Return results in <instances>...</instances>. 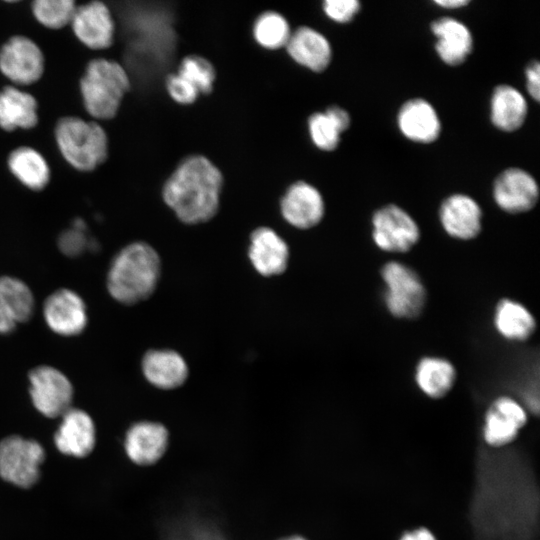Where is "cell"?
Listing matches in <instances>:
<instances>
[{
    "mask_svg": "<svg viewBox=\"0 0 540 540\" xmlns=\"http://www.w3.org/2000/svg\"><path fill=\"white\" fill-rule=\"evenodd\" d=\"M223 176L208 158L194 155L183 160L166 180L162 197L185 224L212 219L220 206Z\"/></svg>",
    "mask_w": 540,
    "mask_h": 540,
    "instance_id": "cell-1",
    "label": "cell"
},
{
    "mask_svg": "<svg viewBox=\"0 0 540 540\" xmlns=\"http://www.w3.org/2000/svg\"><path fill=\"white\" fill-rule=\"evenodd\" d=\"M160 274L157 251L144 241H135L113 257L107 272V290L117 302L133 305L154 293Z\"/></svg>",
    "mask_w": 540,
    "mask_h": 540,
    "instance_id": "cell-2",
    "label": "cell"
},
{
    "mask_svg": "<svg viewBox=\"0 0 540 540\" xmlns=\"http://www.w3.org/2000/svg\"><path fill=\"white\" fill-rule=\"evenodd\" d=\"M131 78L123 64L96 52L79 80V92L87 116L98 122L113 119L131 91Z\"/></svg>",
    "mask_w": 540,
    "mask_h": 540,
    "instance_id": "cell-3",
    "label": "cell"
},
{
    "mask_svg": "<svg viewBox=\"0 0 540 540\" xmlns=\"http://www.w3.org/2000/svg\"><path fill=\"white\" fill-rule=\"evenodd\" d=\"M53 135L63 160L77 171H93L108 157L107 133L89 117L63 116L56 121Z\"/></svg>",
    "mask_w": 540,
    "mask_h": 540,
    "instance_id": "cell-4",
    "label": "cell"
},
{
    "mask_svg": "<svg viewBox=\"0 0 540 540\" xmlns=\"http://www.w3.org/2000/svg\"><path fill=\"white\" fill-rule=\"evenodd\" d=\"M380 276L389 314L397 319L418 318L427 302V290L420 275L407 264L390 260L381 267Z\"/></svg>",
    "mask_w": 540,
    "mask_h": 540,
    "instance_id": "cell-5",
    "label": "cell"
},
{
    "mask_svg": "<svg viewBox=\"0 0 540 540\" xmlns=\"http://www.w3.org/2000/svg\"><path fill=\"white\" fill-rule=\"evenodd\" d=\"M45 57L31 38L15 34L0 46V74L8 84L28 88L43 76Z\"/></svg>",
    "mask_w": 540,
    "mask_h": 540,
    "instance_id": "cell-6",
    "label": "cell"
},
{
    "mask_svg": "<svg viewBox=\"0 0 540 540\" xmlns=\"http://www.w3.org/2000/svg\"><path fill=\"white\" fill-rule=\"evenodd\" d=\"M371 223L373 243L386 253H407L421 238L418 223L396 204H387L377 209L372 215Z\"/></svg>",
    "mask_w": 540,
    "mask_h": 540,
    "instance_id": "cell-7",
    "label": "cell"
},
{
    "mask_svg": "<svg viewBox=\"0 0 540 540\" xmlns=\"http://www.w3.org/2000/svg\"><path fill=\"white\" fill-rule=\"evenodd\" d=\"M69 28L75 39L90 51L104 52L114 45L116 21L106 2L76 1Z\"/></svg>",
    "mask_w": 540,
    "mask_h": 540,
    "instance_id": "cell-8",
    "label": "cell"
},
{
    "mask_svg": "<svg viewBox=\"0 0 540 540\" xmlns=\"http://www.w3.org/2000/svg\"><path fill=\"white\" fill-rule=\"evenodd\" d=\"M45 452L33 439L11 435L0 442V476L18 487H30L40 475Z\"/></svg>",
    "mask_w": 540,
    "mask_h": 540,
    "instance_id": "cell-9",
    "label": "cell"
},
{
    "mask_svg": "<svg viewBox=\"0 0 540 540\" xmlns=\"http://www.w3.org/2000/svg\"><path fill=\"white\" fill-rule=\"evenodd\" d=\"M35 409L49 418L61 417L72 406L74 389L69 378L50 365L34 367L28 375Z\"/></svg>",
    "mask_w": 540,
    "mask_h": 540,
    "instance_id": "cell-10",
    "label": "cell"
},
{
    "mask_svg": "<svg viewBox=\"0 0 540 540\" xmlns=\"http://www.w3.org/2000/svg\"><path fill=\"white\" fill-rule=\"evenodd\" d=\"M493 198L504 212L522 214L536 206L539 187L529 172L518 167H510L503 170L494 180Z\"/></svg>",
    "mask_w": 540,
    "mask_h": 540,
    "instance_id": "cell-11",
    "label": "cell"
},
{
    "mask_svg": "<svg viewBox=\"0 0 540 540\" xmlns=\"http://www.w3.org/2000/svg\"><path fill=\"white\" fill-rule=\"evenodd\" d=\"M43 317L51 331L65 337L79 335L88 322L84 300L68 288L57 289L45 299Z\"/></svg>",
    "mask_w": 540,
    "mask_h": 540,
    "instance_id": "cell-12",
    "label": "cell"
},
{
    "mask_svg": "<svg viewBox=\"0 0 540 540\" xmlns=\"http://www.w3.org/2000/svg\"><path fill=\"white\" fill-rule=\"evenodd\" d=\"M527 422L524 406L510 396H499L489 405L484 416L483 436L492 447L512 442Z\"/></svg>",
    "mask_w": 540,
    "mask_h": 540,
    "instance_id": "cell-13",
    "label": "cell"
},
{
    "mask_svg": "<svg viewBox=\"0 0 540 540\" xmlns=\"http://www.w3.org/2000/svg\"><path fill=\"white\" fill-rule=\"evenodd\" d=\"M438 215L443 230L453 239L470 241L482 231L481 207L466 194L455 193L446 197L439 207Z\"/></svg>",
    "mask_w": 540,
    "mask_h": 540,
    "instance_id": "cell-14",
    "label": "cell"
},
{
    "mask_svg": "<svg viewBox=\"0 0 540 540\" xmlns=\"http://www.w3.org/2000/svg\"><path fill=\"white\" fill-rule=\"evenodd\" d=\"M280 211L290 225L306 230L322 221L325 202L316 187L305 181H297L286 190L280 202Z\"/></svg>",
    "mask_w": 540,
    "mask_h": 540,
    "instance_id": "cell-15",
    "label": "cell"
},
{
    "mask_svg": "<svg viewBox=\"0 0 540 540\" xmlns=\"http://www.w3.org/2000/svg\"><path fill=\"white\" fill-rule=\"evenodd\" d=\"M169 444L167 428L155 421H139L126 431L124 449L127 457L135 464L148 466L158 462Z\"/></svg>",
    "mask_w": 540,
    "mask_h": 540,
    "instance_id": "cell-16",
    "label": "cell"
},
{
    "mask_svg": "<svg viewBox=\"0 0 540 540\" xmlns=\"http://www.w3.org/2000/svg\"><path fill=\"white\" fill-rule=\"evenodd\" d=\"M96 442V429L91 416L82 409L71 407L61 416L54 435L56 448L63 454L85 457Z\"/></svg>",
    "mask_w": 540,
    "mask_h": 540,
    "instance_id": "cell-17",
    "label": "cell"
},
{
    "mask_svg": "<svg viewBox=\"0 0 540 540\" xmlns=\"http://www.w3.org/2000/svg\"><path fill=\"white\" fill-rule=\"evenodd\" d=\"M248 257L260 275L276 276L288 266L289 247L273 229L259 227L251 233Z\"/></svg>",
    "mask_w": 540,
    "mask_h": 540,
    "instance_id": "cell-18",
    "label": "cell"
},
{
    "mask_svg": "<svg viewBox=\"0 0 540 540\" xmlns=\"http://www.w3.org/2000/svg\"><path fill=\"white\" fill-rule=\"evenodd\" d=\"M38 124V103L27 90L11 84L0 87V129L28 131Z\"/></svg>",
    "mask_w": 540,
    "mask_h": 540,
    "instance_id": "cell-19",
    "label": "cell"
},
{
    "mask_svg": "<svg viewBox=\"0 0 540 540\" xmlns=\"http://www.w3.org/2000/svg\"><path fill=\"white\" fill-rule=\"evenodd\" d=\"M397 125L403 136L416 143H432L441 132L435 108L422 98H413L402 104L397 114Z\"/></svg>",
    "mask_w": 540,
    "mask_h": 540,
    "instance_id": "cell-20",
    "label": "cell"
},
{
    "mask_svg": "<svg viewBox=\"0 0 540 540\" xmlns=\"http://www.w3.org/2000/svg\"><path fill=\"white\" fill-rule=\"evenodd\" d=\"M430 29L436 38L435 50L445 64L458 66L466 61L473 49V37L464 23L442 17L433 21Z\"/></svg>",
    "mask_w": 540,
    "mask_h": 540,
    "instance_id": "cell-21",
    "label": "cell"
},
{
    "mask_svg": "<svg viewBox=\"0 0 540 540\" xmlns=\"http://www.w3.org/2000/svg\"><path fill=\"white\" fill-rule=\"evenodd\" d=\"M146 380L162 390L176 389L188 378L189 370L185 359L170 349H153L145 353L141 362Z\"/></svg>",
    "mask_w": 540,
    "mask_h": 540,
    "instance_id": "cell-22",
    "label": "cell"
},
{
    "mask_svg": "<svg viewBox=\"0 0 540 540\" xmlns=\"http://www.w3.org/2000/svg\"><path fill=\"white\" fill-rule=\"evenodd\" d=\"M285 47L296 63L313 72L324 71L332 59V48L327 38L308 26L291 33Z\"/></svg>",
    "mask_w": 540,
    "mask_h": 540,
    "instance_id": "cell-23",
    "label": "cell"
},
{
    "mask_svg": "<svg viewBox=\"0 0 540 540\" xmlns=\"http://www.w3.org/2000/svg\"><path fill=\"white\" fill-rule=\"evenodd\" d=\"M493 326L505 340L525 342L537 329L532 312L521 302L512 298H501L493 312Z\"/></svg>",
    "mask_w": 540,
    "mask_h": 540,
    "instance_id": "cell-24",
    "label": "cell"
},
{
    "mask_svg": "<svg viewBox=\"0 0 540 540\" xmlns=\"http://www.w3.org/2000/svg\"><path fill=\"white\" fill-rule=\"evenodd\" d=\"M10 174L26 189L33 192L44 190L50 181V167L41 152L22 145L14 148L7 156Z\"/></svg>",
    "mask_w": 540,
    "mask_h": 540,
    "instance_id": "cell-25",
    "label": "cell"
},
{
    "mask_svg": "<svg viewBox=\"0 0 540 540\" xmlns=\"http://www.w3.org/2000/svg\"><path fill=\"white\" fill-rule=\"evenodd\" d=\"M456 379V367L445 357L426 355L415 365V383L422 393L432 399L445 397L452 390Z\"/></svg>",
    "mask_w": 540,
    "mask_h": 540,
    "instance_id": "cell-26",
    "label": "cell"
},
{
    "mask_svg": "<svg viewBox=\"0 0 540 540\" xmlns=\"http://www.w3.org/2000/svg\"><path fill=\"white\" fill-rule=\"evenodd\" d=\"M528 112L523 94L507 84L495 87L490 100L492 124L504 132H513L522 127Z\"/></svg>",
    "mask_w": 540,
    "mask_h": 540,
    "instance_id": "cell-27",
    "label": "cell"
},
{
    "mask_svg": "<svg viewBox=\"0 0 540 540\" xmlns=\"http://www.w3.org/2000/svg\"><path fill=\"white\" fill-rule=\"evenodd\" d=\"M0 307L17 325L28 321L35 309V299L29 286L13 276L0 277Z\"/></svg>",
    "mask_w": 540,
    "mask_h": 540,
    "instance_id": "cell-28",
    "label": "cell"
},
{
    "mask_svg": "<svg viewBox=\"0 0 540 540\" xmlns=\"http://www.w3.org/2000/svg\"><path fill=\"white\" fill-rule=\"evenodd\" d=\"M76 8L75 0H33L30 11L43 28L59 31L70 26Z\"/></svg>",
    "mask_w": 540,
    "mask_h": 540,
    "instance_id": "cell-29",
    "label": "cell"
},
{
    "mask_svg": "<svg viewBox=\"0 0 540 540\" xmlns=\"http://www.w3.org/2000/svg\"><path fill=\"white\" fill-rule=\"evenodd\" d=\"M253 35L260 46L275 50L286 46L291 32L287 20L281 14L269 11L257 18Z\"/></svg>",
    "mask_w": 540,
    "mask_h": 540,
    "instance_id": "cell-30",
    "label": "cell"
},
{
    "mask_svg": "<svg viewBox=\"0 0 540 540\" xmlns=\"http://www.w3.org/2000/svg\"><path fill=\"white\" fill-rule=\"evenodd\" d=\"M189 81L199 94L210 93L214 87L216 71L212 63L199 55L185 57L177 72Z\"/></svg>",
    "mask_w": 540,
    "mask_h": 540,
    "instance_id": "cell-31",
    "label": "cell"
},
{
    "mask_svg": "<svg viewBox=\"0 0 540 540\" xmlns=\"http://www.w3.org/2000/svg\"><path fill=\"white\" fill-rule=\"evenodd\" d=\"M308 130L312 142L322 151H333L340 143L341 132L324 112L309 117Z\"/></svg>",
    "mask_w": 540,
    "mask_h": 540,
    "instance_id": "cell-32",
    "label": "cell"
},
{
    "mask_svg": "<svg viewBox=\"0 0 540 540\" xmlns=\"http://www.w3.org/2000/svg\"><path fill=\"white\" fill-rule=\"evenodd\" d=\"M57 242L61 252L70 257L78 256L86 248L92 247V241L86 234V225L81 219H75L70 228L63 230Z\"/></svg>",
    "mask_w": 540,
    "mask_h": 540,
    "instance_id": "cell-33",
    "label": "cell"
},
{
    "mask_svg": "<svg viewBox=\"0 0 540 540\" xmlns=\"http://www.w3.org/2000/svg\"><path fill=\"white\" fill-rule=\"evenodd\" d=\"M165 86L169 96L179 104H192L199 96L198 90L178 73L169 74Z\"/></svg>",
    "mask_w": 540,
    "mask_h": 540,
    "instance_id": "cell-34",
    "label": "cell"
},
{
    "mask_svg": "<svg viewBox=\"0 0 540 540\" xmlns=\"http://www.w3.org/2000/svg\"><path fill=\"white\" fill-rule=\"evenodd\" d=\"M361 9L357 0H325L323 10L328 18L337 23H349Z\"/></svg>",
    "mask_w": 540,
    "mask_h": 540,
    "instance_id": "cell-35",
    "label": "cell"
},
{
    "mask_svg": "<svg viewBox=\"0 0 540 540\" xmlns=\"http://www.w3.org/2000/svg\"><path fill=\"white\" fill-rule=\"evenodd\" d=\"M526 88L528 94L536 101L540 99V64L537 60L532 61L525 70Z\"/></svg>",
    "mask_w": 540,
    "mask_h": 540,
    "instance_id": "cell-36",
    "label": "cell"
},
{
    "mask_svg": "<svg viewBox=\"0 0 540 540\" xmlns=\"http://www.w3.org/2000/svg\"><path fill=\"white\" fill-rule=\"evenodd\" d=\"M324 113L330 118L341 133L349 128L351 118L345 109L339 106H330Z\"/></svg>",
    "mask_w": 540,
    "mask_h": 540,
    "instance_id": "cell-37",
    "label": "cell"
},
{
    "mask_svg": "<svg viewBox=\"0 0 540 540\" xmlns=\"http://www.w3.org/2000/svg\"><path fill=\"white\" fill-rule=\"evenodd\" d=\"M400 540H436V538L428 529L417 528L406 532Z\"/></svg>",
    "mask_w": 540,
    "mask_h": 540,
    "instance_id": "cell-38",
    "label": "cell"
},
{
    "mask_svg": "<svg viewBox=\"0 0 540 540\" xmlns=\"http://www.w3.org/2000/svg\"><path fill=\"white\" fill-rule=\"evenodd\" d=\"M16 327V324L6 315L0 307V334L11 333Z\"/></svg>",
    "mask_w": 540,
    "mask_h": 540,
    "instance_id": "cell-39",
    "label": "cell"
},
{
    "mask_svg": "<svg viewBox=\"0 0 540 540\" xmlns=\"http://www.w3.org/2000/svg\"><path fill=\"white\" fill-rule=\"evenodd\" d=\"M435 4L447 8V9H457L464 7L469 4L467 0H435Z\"/></svg>",
    "mask_w": 540,
    "mask_h": 540,
    "instance_id": "cell-40",
    "label": "cell"
},
{
    "mask_svg": "<svg viewBox=\"0 0 540 540\" xmlns=\"http://www.w3.org/2000/svg\"><path fill=\"white\" fill-rule=\"evenodd\" d=\"M278 540H307V539L300 535H290V536L282 537Z\"/></svg>",
    "mask_w": 540,
    "mask_h": 540,
    "instance_id": "cell-41",
    "label": "cell"
}]
</instances>
